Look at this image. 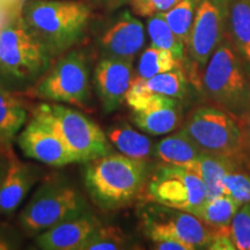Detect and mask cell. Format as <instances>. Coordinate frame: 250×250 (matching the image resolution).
Listing matches in <instances>:
<instances>
[{
  "mask_svg": "<svg viewBox=\"0 0 250 250\" xmlns=\"http://www.w3.org/2000/svg\"><path fill=\"white\" fill-rule=\"evenodd\" d=\"M133 79L132 62L103 57L94 70V87L104 112L117 110L125 102Z\"/></svg>",
  "mask_w": 250,
  "mask_h": 250,
  "instance_id": "obj_13",
  "label": "cell"
},
{
  "mask_svg": "<svg viewBox=\"0 0 250 250\" xmlns=\"http://www.w3.org/2000/svg\"><path fill=\"white\" fill-rule=\"evenodd\" d=\"M33 115L54 127L76 162L86 164L112 153L107 134L95 122L76 109L62 103L45 101L34 108Z\"/></svg>",
  "mask_w": 250,
  "mask_h": 250,
  "instance_id": "obj_5",
  "label": "cell"
},
{
  "mask_svg": "<svg viewBox=\"0 0 250 250\" xmlns=\"http://www.w3.org/2000/svg\"><path fill=\"white\" fill-rule=\"evenodd\" d=\"M52 58L28 31L20 15L0 29V86L11 92L31 89Z\"/></svg>",
  "mask_w": 250,
  "mask_h": 250,
  "instance_id": "obj_3",
  "label": "cell"
},
{
  "mask_svg": "<svg viewBox=\"0 0 250 250\" xmlns=\"http://www.w3.org/2000/svg\"><path fill=\"white\" fill-rule=\"evenodd\" d=\"M230 232L237 250H250V203L242 204L234 214Z\"/></svg>",
  "mask_w": 250,
  "mask_h": 250,
  "instance_id": "obj_29",
  "label": "cell"
},
{
  "mask_svg": "<svg viewBox=\"0 0 250 250\" xmlns=\"http://www.w3.org/2000/svg\"><path fill=\"white\" fill-rule=\"evenodd\" d=\"M133 12L140 17L149 18L156 13H165L180 0H130Z\"/></svg>",
  "mask_w": 250,
  "mask_h": 250,
  "instance_id": "obj_32",
  "label": "cell"
},
{
  "mask_svg": "<svg viewBox=\"0 0 250 250\" xmlns=\"http://www.w3.org/2000/svg\"><path fill=\"white\" fill-rule=\"evenodd\" d=\"M228 34L243 59L250 65V0H230Z\"/></svg>",
  "mask_w": 250,
  "mask_h": 250,
  "instance_id": "obj_22",
  "label": "cell"
},
{
  "mask_svg": "<svg viewBox=\"0 0 250 250\" xmlns=\"http://www.w3.org/2000/svg\"><path fill=\"white\" fill-rule=\"evenodd\" d=\"M109 142L121 154L127 158L146 162L153 154L151 139L139 131L134 130L129 124H116L107 131Z\"/></svg>",
  "mask_w": 250,
  "mask_h": 250,
  "instance_id": "obj_21",
  "label": "cell"
},
{
  "mask_svg": "<svg viewBox=\"0 0 250 250\" xmlns=\"http://www.w3.org/2000/svg\"><path fill=\"white\" fill-rule=\"evenodd\" d=\"M146 162L110 154L85 164V186L92 201L103 210H117L138 196L146 180Z\"/></svg>",
  "mask_w": 250,
  "mask_h": 250,
  "instance_id": "obj_4",
  "label": "cell"
},
{
  "mask_svg": "<svg viewBox=\"0 0 250 250\" xmlns=\"http://www.w3.org/2000/svg\"><path fill=\"white\" fill-rule=\"evenodd\" d=\"M223 184L227 195L237 202L245 204L250 203V175L239 170V167L224 176Z\"/></svg>",
  "mask_w": 250,
  "mask_h": 250,
  "instance_id": "obj_30",
  "label": "cell"
},
{
  "mask_svg": "<svg viewBox=\"0 0 250 250\" xmlns=\"http://www.w3.org/2000/svg\"><path fill=\"white\" fill-rule=\"evenodd\" d=\"M181 129L204 154L224 156L239 164L245 158L240 122L217 105L193 109Z\"/></svg>",
  "mask_w": 250,
  "mask_h": 250,
  "instance_id": "obj_7",
  "label": "cell"
},
{
  "mask_svg": "<svg viewBox=\"0 0 250 250\" xmlns=\"http://www.w3.org/2000/svg\"><path fill=\"white\" fill-rule=\"evenodd\" d=\"M99 43L104 57L133 62L145 44V28L138 18L124 11L103 30Z\"/></svg>",
  "mask_w": 250,
  "mask_h": 250,
  "instance_id": "obj_14",
  "label": "cell"
},
{
  "mask_svg": "<svg viewBox=\"0 0 250 250\" xmlns=\"http://www.w3.org/2000/svg\"><path fill=\"white\" fill-rule=\"evenodd\" d=\"M147 33L151 40V45L168 50L181 62H184L187 51L186 45L171 30L169 24L166 21L164 13H156L148 18Z\"/></svg>",
  "mask_w": 250,
  "mask_h": 250,
  "instance_id": "obj_24",
  "label": "cell"
},
{
  "mask_svg": "<svg viewBox=\"0 0 250 250\" xmlns=\"http://www.w3.org/2000/svg\"><path fill=\"white\" fill-rule=\"evenodd\" d=\"M241 205V203L234 199L232 196L221 195L208 199L192 214L212 227L230 226L234 214Z\"/></svg>",
  "mask_w": 250,
  "mask_h": 250,
  "instance_id": "obj_23",
  "label": "cell"
},
{
  "mask_svg": "<svg viewBox=\"0 0 250 250\" xmlns=\"http://www.w3.org/2000/svg\"><path fill=\"white\" fill-rule=\"evenodd\" d=\"M88 208L79 190L62 176L46 177L19 214L29 235H39L72 215Z\"/></svg>",
  "mask_w": 250,
  "mask_h": 250,
  "instance_id": "obj_6",
  "label": "cell"
},
{
  "mask_svg": "<svg viewBox=\"0 0 250 250\" xmlns=\"http://www.w3.org/2000/svg\"><path fill=\"white\" fill-rule=\"evenodd\" d=\"M15 142L26 158L46 166L64 167L76 162L54 127L34 115L19 132Z\"/></svg>",
  "mask_w": 250,
  "mask_h": 250,
  "instance_id": "obj_12",
  "label": "cell"
},
{
  "mask_svg": "<svg viewBox=\"0 0 250 250\" xmlns=\"http://www.w3.org/2000/svg\"><path fill=\"white\" fill-rule=\"evenodd\" d=\"M175 67L182 68V62L175 58L170 51L151 45L140 55L137 72L138 77L149 79L156 74L170 71Z\"/></svg>",
  "mask_w": 250,
  "mask_h": 250,
  "instance_id": "obj_25",
  "label": "cell"
},
{
  "mask_svg": "<svg viewBox=\"0 0 250 250\" xmlns=\"http://www.w3.org/2000/svg\"><path fill=\"white\" fill-rule=\"evenodd\" d=\"M101 223L89 208L65 219L36 236V243L45 250H81Z\"/></svg>",
  "mask_w": 250,
  "mask_h": 250,
  "instance_id": "obj_15",
  "label": "cell"
},
{
  "mask_svg": "<svg viewBox=\"0 0 250 250\" xmlns=\"http://www.w3.org/2000/svg\"><path fill=\"white\" fill-rule=\"evenodd\" d=\"M202 89L214 105L240 121L250 107V65L226 34L206 62Z\"/></svg>",
  "mask_w": 250,
  "mask_h": 250,
  "instance_id": "obj_2",
  "label": "cell"
},
{
  "mask_svg": "<svg viewBox=\"0 0 250 250\" xmlns=\"http://www.w3.org/2000/svg\"><path fill=\"white\" fill-rule=\"evenodd\" d=\"M158 204L193 213L208 201V190L196 173L182 166H162L149 184Z\"/></svg>",
  "mask_w": 250,
  "mask_h": 250,
  "instance_id": "obj_9",
  "label": "cell"
},
{
  "mask_svg": "<svg viewBox=\"0 0 250 250\" xmlns=\"http://www.w3.org/2000/svg\"><path fill=\"white\" fill-rule=\"evenodd\" d=\"M28 120V110L17 93L0 86V146L8 149Z\"/></svg>",
  "mask_w": 250,
  "mask_h": 250,
  "instance_id": "obj_19",
  "label": "cell"
},
{
  "mask_svg": "<svg viewBox=\"0 0 250 250\" xmlns=\"http://www.w3.org/2000/svg\"><path fill=\"white\" fill-rule=\"evenodd\" d=\"M40 168L24 164L17 158L9 159L6 175L0 187V213L15 212L40 179Z\"/></svg>",
  "mask_w": 250,
  "mask_h": 250,
  "instance_id": "obj_16",
  "label": "cell"
},
{
  "mask_svg": "<svg viewBox=\"0 0 250 250\" xmlns=\"http://www.w3.org/2000/svg\"><path fill=\"white\" fill-rule=\"evenodd\" d=\"M237 167L239 162L235 160L210 154H203L196 161L186 166V168L196 173L203 180L208 190V199L227 195L223 179L225 175Z\"/></svg>",
  "mask_w": 250,
  "mask_h": 250,
  "instance_id": "obj_18",
  "label": "cell"
},
{
  "mask_svg": "<svg viewBox=\"0 0 250 250\" xmlns=\"http://www.w3.org/2000/svg\"><path fill=\"white\" fill-rule=\"evenodd\" d=\"M125 246L126 236L120 228L100 225L81 250H116L126 248Z\"/></svg>",
  "mask_w": 250,
  "mask_h": 250,
  "instance_id": "obj_28",
  "label": "cell"
},
{
  "mask_svg": "<svg viewBox=\"0 0 250 250\" xmlns=\"http://www.w3.org/2000/svg\"><path fill=\"white\" fill-rule=\"evenodd\" d=\"M20 18L37 42L56 58L83 37L90 9L79 0H28Z\"/></svg>",
  "mask_w": 250,
  "mask_h": 250,
  "instance_id": "obj_1",
  "label": "cell"
},
{
  "mask_svg": "<svg viewBox=\"0 0 250 250\" xmlns=\"http://www.w3.org/2000/svg\"><path fill=\"white\" fill-rule=\"evenodd\" d=\"M153 246L159 250H193L191 246L181 241L176 237L171 236H161L152 240Z\"/></svg>",
  "mask_w": 250,
  "mask_h": 250,
  "instance_id": "obj_33",
  "label": "cell"
},
{
  "mask_svg": "<svg viewBox=\"0 0 250 250\" xmlns=\"http://www.w3.org/2000/svg\"><path fill=\"white\" fill-rule=\"evenodd\" d=\"M199 1L201 0H180L169 11L164 13L167 23L175 35L182 41L186 48L189 44L192 23Z\"/></svg>",
  "mask_w": 250,
  "mask_h": 250,
  "instance_id": "obj_26",
  "label": "cell"
},
{
  "mask_svg": "<svg viewBox=\"0 0 250 250\" xmlns=\"http://www.w3.org/2000/svg\"><path fill=\"white\" fill-rule=\"evenodd\" d=\"M133 122L143 132L161 136L173 132L182 122V114L176 99L155 94L145 109L133 111Z\"/></svg>",
  "mask_w": 250,
  "mask_h": 250,
  "instance_id": "obj_17",
  "label": "cell"
},
{
  "mask_svg": "<svg viewBox=\"0 0 250 250\" xmlns=\"http://www.w3.org/2000/svg\"><path fill=\"white\" fill-rule=\"evenodd\" d=\"M154 92H152L146 85V80L140 77H136L132 79V83L125 96V102L132 109L133 111H139L145 109L152 102L155 96Z\"/></svg>",
  "mask_w": 250,
  "mask_h": 250,
  "instance_id": "obj_31",
  "label": "cell"
},
{
  "mask_svg": "<svg viewBox=\"0 0 250 250\" xmlns=\"http://www.w3.org/2000/svg\"><path fill=\"white\" fill-rule=\"evenodd\" d=\"M230 0H201L187 50L195 66L205 67L211 55L228 33Z\"/></svg>",
  "mask_w": 250,
  "mask_h": 250,
  "instance_id": "obj_10",
  "label": "cell"
},
{
  "mask_svg": "<svg viewBox=\"0 0 250 250\" xmlns=\"http://www.w3.org/2000/svg\"><path fill=\"white\" fill-rule=\"evenodd\" d=\"M144 227L151 241L156 237L171 236L193 249H208L213 235V227L195 214L164 205L152 208L144 219Z\"/></svg>",
  "mask_w": 250,
  "mask_h": 250,
  "instance_id": "obj_11",
  "label": "cell"
},
{
  "mask_svg": "<svg viewBox=\"0 0 250 250\" xmlns=\"http://www.w3.org/2000/svg\"><path fill=\"white\" fill-rule=\"evenodd\" d=\"M162 166H182L186 167L204 154L196 143L181 129L161 140L153 149Z\"/></svg>",
  "mask_w": 250,
  "mask_h": 250,
  "instance_id": "obj_20",
  "label": "cell"
},
{
  "mask_svg": "<svg viewBox=\"0 0 250 250\" xmlns=\"http://www.w3.org/2000/svg\"><path fill=\"white\" fill-rule=\"evenodd\" d=\"M35 98L46 102L86 108L90 100V76L85 55L71 50L51 65L31 88Z\"/></svg>",
  "mask_w": 250,
  "mask_h": 250,
  "instance_id": "obj_8",
  "label": "cell"
},
{
  "mask_svg": "<svg viewBox=\"0 0 250 250\" xmlns=\"http://www.w3.org/2000/svg\"><path fill=\"white\" fill-rule=\"evenodd\" d=\"M9 165V159L6 158L5 155L0 154V187H1L2 181H4V177L6 175V171H7Z\"/></svg>",
  "mask_w": 250,
  "mask_h": 250,
  "instance_id": "obj_35",
  "label": "cell"
},
{
  "mask_svg": "<svg viewBox=\"0 0 250 250\" xmlns=\"http://www.w3.org/2000/svg\"><path fill=\"white\" fill-rule=\"evenodd\" d=\"M145 80L152 92L168 98L183 99L188 93V79L181 67H175Z\"/></svg>",
  "mask_w": 250,
  "mask_h": 250,
  "instance_id": "obj_27",
  "label": "cell"
},
{
  "mask_svg": "<svg viewBox=\"0 0 250 250\" xmlns=\"http://www.w3.org/2000/svg\"><path fill=\"white\" fill-rule=\"evenodd\" d=\"M239 122L243 134V154L250 159V107Z\"/></svg>",
  "mask_w": 250,
  "mask_h": 250,
  "instance_id": "obj_34",
  "label": "cell"
}]
</instances>
